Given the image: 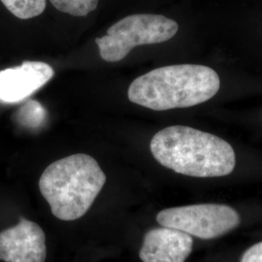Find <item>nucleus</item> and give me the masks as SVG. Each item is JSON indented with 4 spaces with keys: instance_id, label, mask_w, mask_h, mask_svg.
I'll list each match as a JSON object with an SVG mask.
<instances>
[{
    "instance_id": "4",
    "label": "nucleus",
    "mask_w": 262,
    "mask_h": 262,
    "mask_svg": "<svg viewBox=\"0 0 262 262\" xmlns=\"http://www.w3.org/2000/svg\"><path fill=\"white\" fill-rule=\"evenodd\" d=\"M178 30L177 21L162 15L135 14L117 21L108 28L106 35L96 38L95 42L103 60L117 62L127 56L133 48L166 42Z\"/></svg>"
},
{
    "instance_id": "10",
    "label": "nucleus",
    "mask_w": 262,
    "mask_h": 262,
    "mask_svg": "<svg viewBox=\"0 0 262 262\" xmlns=\"http://www.w3.org/2000/svg\"><path fill=\"white\" fill-rule=\"evenodd\" d=\"M56 9L75 17H84L96 9L99 0H50Z\"/></svg>"
},
{
    "instance_id": "9",
    "label": "nucleus",
    "mask_w": 262,
    "mask_h": 262,
    "mask_svg": "<svg viewBox=\"0 0 262 262\" xmlns=\"http://www.w3.org/2000/svg\"><path fill=\"white\" fill-rule=\"evenodd\" d=\"M3 5L15 17L20 19L35 18L45 9L47 0H1Z\"/></svg>"
},
{
    "instance_id": "12",
    "label": "nucleus",
    "mask_w": 262,
    "mask_h": 262,
    "mask_svg": "<svg viewBox=\"0 0 262 262\" xmlns=\"http://www.w3.org/2000/svg\"><path fill=\"white\" fill-rule=\"evenodd\" d=\"M240 262H262V242L255 244L243 253Z\"/></svg>"
},
{
    "instance_id": "2",
    "label": "nucleus",
    "mask_w": 262,
    "mask_h": 262,
    "mask_svg": "<svg viewBox=\"0 0 262 262\" xmlns=\"http://www.w3.org/2000/svg\"><path fill=\"white\" fill-rule=\"evenodd\" d=\"M221 80L214 69L196 64L159 67L136 78L128 88V99L155 111L187 108L214 97Z\"/></svg>"
},
{
    "instance_id": "6",
    "label": "nucleus",
    "mask_w": 262,
    "mask_h": 262,
    "mask_svg": "<svg viewBox=\"0 0 262 262\" xmlns=\"http://www.w3.org/2000/svg\"><path fill=\"white\" fill-rule=\"evenodd\" d=\"M46 235L39 225L21 217L15 226L0 232V260L45 262Z\"/></svg>"
},
{
    "instance_id": "1",
    "label": "nucleus",
    "mask_w": 262,
    "mask_h": 262,
    "mask_svg": "<svg viewBox=\"0 0 262 262\" xmlns=\"http://www.w3.org/2000/svg\"><path fill=\"white\" fill-rule=\"evenodd\" d=\"M150 148L162 166L189 177H224L231 174L236 165L235 151L229 143L184 125L159 131Z\"/></svg>"
},
{
    "instance_id": "7",
    "label": "nucleus",
    "mask_w": 262,
    "mask_h": 262,
    "mask_svg": "<svg viewBox=\"0 0 262 262\" xmlns=\"http://www.w3.org/2000/svg\"><path fill=\"white\" fill-rule=\"evenodd\" d=\"M52 66L26 60L20 66L0 71V101L17 103L25 100L54 77Z\"/></svg>"
},
{
    "instance_id": "5",
    "label": "nucleus",
    "mask_w": 262,
    "mask_h": 262,
    "mask_svg": "<svg viewBox=\"0 0 262 262\" xmlns=\"http://www.w3.org/2000/svg\"><path fill=\"white\" fill-rule=\"evenodd\" d=\"M157 222L200 239H214L232 231L241 219L232 207L223 204H197L160 211Z\"/></svg>"
},
{
    "instance_id": "11",
    "label": "nucleus",
    "mask_w": 262,
    "mask_h": 262,
    "mask_svg": "<svg viewBox=\"0 0 262 262\" xmlns=\"http://www.w3.org/2000/svg\"><path fill=\"white\" fill-rule=\"evenodd\" d=\"M44 108L41 104L34 100H29L19 109L18 120L24 125L36 126L44 120Z\"/></svg>"
},
{
    "instance_id": "8",
    "label": "nucleus",
    "mask_w": 262,
    "mask_h": 262,
    "mask_svg": "<svg viewBox=\"0 0 262 262\" xmlns=\"http://www.w3.org/2000/svg\"><path fill=\"white\" fill-rule=\"evenodd\" d=\"M192 246L190 235L161 226L146 233L139 256L143 262H185L192 252Z\"/></svg>"
},
{
    "instance_id": "3",
    "label": "nucleus",
    "mask_w": 262,
    "mask_h": 262,
    "mask_svg": "<svg viewBox=\"0 0 262 262\" xmlns=\"http://www.w3.org/2000/svg\"><path fill=\"white\" fill-rule=\"evenodd\" d=\"M106 183L95 159L75 154L51 163L42 173L39 188L51 211L60 221H76L86 214Z\"/></svg>"
}]
</instances>
